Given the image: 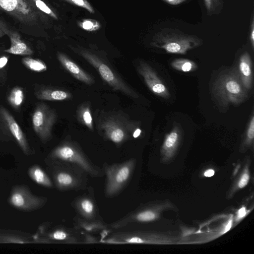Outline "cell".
Returning <instances> with one entry per match:
<instances>
[{
	"label": "cell",
	"instance_id": "obj_26",
	"mask_svg": "<svg viewBox=\"0 0 254 254\" xmlns=\"http://www.w3.org/2000/svg\"><path fill=\"white\" fill-rule=\"evenodd\" d=\"M9 56H0V83L4 84L7 80Z\"/></svg>",
	"mask_w": 254,
	"mask_h": 254
},
{
	"label": "cell",
	"instance_id": "obj_28",
	"mask_svg": "<svg viewBox=\"0 0 254 254\" xmlns=\"http://www.w3.org/2000/svg\"><path fill=\"white\" fill-rule=\"evenodd\" d=\"M11 203L18 208L23 207L25 204V198L23 194L20 192H15L10 197Z\"/></svg>",
	"mask_w": 254,
	"mask_h": 254
},
{
	"label": "cell",
	"instance_id": "obj_33",
	"mask_svg": "<svg viewBox=\"0 0 254 254\" xmlns=\"http://www.w3.org/2000/svg\"><path fill=\"white\" fill-rule=\"evenodd\" d=\"M246 209L245 207H243L242 208H241L239 210V212H238V217L239 218H241L243 217H244L245 215H246Z\"/></svg>",
	"mask_w": 254,
	"mask_h": 254
},
{
	"label": "cell",
	"instance_id": "obj_5",
	"mask_svg": "<svg viewBox=\"0 0 254 254\" xmlns=\"http://www.w3.org/2000/svg\"><path fill=\"white\" fill-rule=\"evenodd\" d=\"M134 164L132 159L111 165L104 164L103 170L106 176L105 194L107 197L115 196L124 189L131 178Z\"/></svg>",
	"mask_w": 254,
	"mask_h": 254
},
{
	"label": "cell",
	"instance_id": "obj_4",
	"mask_svg": "<svg viewBox=\"0 0 254 254\" xmlns=\"http://www.w3.org/2000/svg\"><path fill=\"white\" fill-rule=\"evenodd\" d=\"M132 122L120 114L110 113L100 119L98 127L105 138L116 144H121L133 134L137 128Z\"/></svg>",
	"mask_w": 254,
	"mask_h": 254
},
{
	"label": "cell",
	"instance_id": "obj_13",
	"mask_svg": "<svg viewBox=\"0 0 254 254\" xmlns=\"http://www.w3.org/2000/svg\"><path fill=\"white\" fill-rule=\"evenodd\" d=\"M57 58L63 66L70 72L76 79L87 84L91 85L94 82L91 76L79 66L62 53L58 52Z\"/></svg>",
	"mask_w": 254,
	"mask_h": 254
},
{
	"label": "cell",
	"instance_id": "obj_15",
	"mask_svg": "<svg viewBox=\"0 0 254 254\" xmlns=\"http://www.w3.org/2000/svg\"><path fill=\"white\" fill-rule=\"evenodd\" d=\"M34 93L37 99L43 100L62 101L71 98L68 91L44 85H35Z\"/></svg>",
	"mask_w": 254,
	"mask_h": 254
},
{
	"label": "cell",
	"instance_id": "obj_20",
	"mask_svg": "<svg viewBox=\"0 0 254 254\" xmlns=\"http://www.w3.org/2000/svg\"><path fill=\"white\" fill-rule=\"evenodd\" d=\"M22 63L28 69L35 72H43L47 69V66L41 60L29 56L22 59Z\"/></svg>",
	"mask_w": 254,
	"mask_h": 254
},
{
	"label": "cell",
	"instance_id": "obj_36",
	"mask_svg": "<svg viewBox=\"0 0 254 254\" xmlns=\"http://www.w3.org/2000/svg\"><path fill=\"white\" fill-rule=\"evenodd\" d=\"M231 224H232V221L231 220L229 221V222L227 224L226 228L225 231H228L230 229L231 226Z\"/></svg>",
	"mask_w": 254,
	"mask_h": 254
},
{
	"label": "cell",
	"instance_id": "obj_11",
	"mask_svg": "<svg viewBox=\"0 0 254 254\" xmlns=\"http://www.w3.org/2000/svg\"><path fill=\"white\" fill-rule=\"evenodd\" d=\"M0 28L9 38L10 46L3 52L15 55L31 56L33 50L21 39L20 34L8 27L7 24L0 18Z\"/></svg>",
	"mask_w": 254,
	"mask_h": 254
},
{
	"label": "cell",
	"instance_id": "obj_25",
	"mask_svg": "<svg viewBox=\"0 0 254 254\" xmlns=\"http://www.w3.org/2000/svg\"><path fill=\"white\" fill-rule=\"evenodd\" d=\"M37 9L49 15L54 19L57 20L58 16L56 13L42 0H28Z\"/></svg>",
	"mask_w": 254,
	"mask_h": 254
},
{
	"label": "cell",
	"instance_id": "obj_21",
	"mask_svg": "<svg viewBox=\"0 0 254 254\" xmlns=\"http://www.w3.org/2000/svg\"><path fill=\"white\" fill-rule=\"evenodd\" d=\"M76 228L83 229L88 232H93L105 228V226L98 220L78 219Z\"/></svg>",
	"mask_w": 254,
	"mask_h": 254
},
{
	"label": "cell",
	"instance_id": "obj_32",
	"mask_svg": "<svg viewBox=\"0 0 254 254\" xmlns=\"http://www.w3.org/2000/svg\"><path fill=\"white\" fill-rule=\"evenodd\" d=\"M163 0L170 4H171V5H178V4H179L185 1L186 0Z\"/></svg>",
	"mask_w": 254,
	"mask_h": 254
},
{
	"label": "cell",
	"instance_id": "obj_24",
	"mask_svg": "<svg viewBox=\"0 0 254 254\" xmlns=\"http://www.w3.org/2000/svg\"><path fill=\"white\" fill-rule=\"evenodd\" d=\"M77 24L80 28L88 32L97 31L101 27V25L98 21L90 18L84 19L78 21Z\"/></svg>",
	"mask_w": 254,
	"mask_h": 254
},
{
	"label": "cell",
	"instance_id": "obj_34",
	"mask_svg": "<svg viewBox=\"0 0 254 254\" xmlns=\"http://www.w3.org/2000/svg\"><path fill=\"white\" fill-rule=\"evenodd\" d=\"M214 174V171L211 169L208 170L204 173V176L205 177H211Z\"/></svg>",
	"mask_w": 254,
	"mask_h": 254
},
{
	"label": "cell",
	"instance_id": "obj_31",
	"mask_svg": "<svg viewBox=\"0 0 254 254\" xmlns=\"http://www.w3.org/2000/svg\"><path fill=\"white\" fill-rule=\"evenodd\" d=\"M250 41L252 43L253 47L254 46V20L252 21L251 25V29L250 32Z\"/></svg>",
	"mask_w": 254,
	"mask_h": 254
},
{
	"label": "cell",
	"instance_id": "obj_10",
	"mask_svg": "<svg viewBox=\"0 0 254 254\" xmlns=\"http://www.w3.org/2000/svg\"><path fill=\"white\" fill-rule=\"evenodd\" d=\"M137 70L153 93L163 98L169 97V93L168 89L148 64L142 61L139 62L137 66Z\"/></svg>",
	"mask_w": 254,
	"mask_h": 254
},
{
	"label": "cell",
	"instance_id": "obj_7",
	"mask_svg": "<svg viewBox=\"0 0 254 254\" xmlns=\"http://www.w3.org/2000/svg\"><path fill=\"white\" fill-rule=\"evenodd\" d=\"M78 53L96 69L103 79L114 90H119L132 98L138 97L137 94L103 60L86 50H80Z\"/></svg>",
	"mask_w": 254,
	"mask_h": 254
},
{
	"label": "cell",
	"instance_id": "obj_35",
	"mask_svg": "<svg viewBox=\"0 0 254 254\" xmlns=\"http://www.w3.org/2000/svg\"><path fill=\"white\" fill-rule=\"evenodd\" d=\"M141 130L139 128H137L133 132L132 137L133 138H137L141 133Z\"/></svg>",
	"mask_w": 254,
	"mask_h": 254
},
{
	"label": "cell",
	"instance_id": "obj_2",
	"mask_svg": "<svg viewBox=\"0 0 254 254\" xmlns=\"http://www.w3.org/2000/svg\"><path fill=\"white\" fill-rule=\"evenodd\" d=\"M201 43V39L195 36L185 34L176 29L164 28L154 36L151 45L168 53L185 54Z\"/></svg>",
	"mask_w": 254,
	"mask_h": 254
},
{
	"label": "cell",
	"instance_id": "obj_37",
	"mask_svg": "<svg viewBox=\"0 0 254 254\" xmlns=\"http://www.w3.org/2000/svg\"><path fill=\"white\" fill-rule=\"evenodd\" d=\"M6 35L4 32L0 28V38Z\"/></svg>",
	"mask_w": 254,
	"mask_h": 254
},
{
	"label": "cell",
	"instance_id": "obj_12",
	"mask_svg": "<svg viewBox=\"0 0 254 254\" xmlns=\"http://www.w3.org/2000/svg\"><path fill=\"white\" fill-rule=\"evenodd\" d=\"M0 118L21 149L24 152H28L29 146L23 131L12 115L1 105H0Z\"/></svg>",
	"mask_w": 254,
	"mask_h": 254
},
{
	"label": "cell",
	"instance_id": "obj_1",
	"mask_svg": "<svg viewBox=\"0 0 254 254\" xmlns=\"http://www.w3.org/2000/svg\"><path fill=\"white\" fill-rule=\"evenodd\" d=\"M212 91L215 100L224 107L239 104L248 97L236 68L221 74L214 83Z\"/></svg>",
	"mask_w": 254,
	"mask_h": 254
},
{
	"label": "cell",
	"instance_id": "obj_23",
	"mask_svg": "<svg viewBox=\"0 0 254 254\" xmlns=\"http://www.w3.org/2000/svg\"><path fill=\"white\" fill-rule=\"evenodd\" d=\"M171 65L175 69L184 72L191 71L196 67V65L193 62L182 59L174 61L171 64Z\"/></svg>",
	"mask_w": 254,
	"mask_h": 254
},
{
	"label": "cell",
	"instance_id": "obj_6",
	"mask_svg": "<svg viewBox=\"0 0 254 254\" xmlns=\"http://www.w3.org/2000/svg\"><path fill=\"white\" fill-rule=\"evenodd\" d=\"M54 171L56 185L61 191L79 190L86 187L87 174L80 168L57 162Z\"/></svg>",
	"mask_w": 254,
	"mask_h": 254
},
{
	"label": "cell",
	"instance_id": "obj_9",
	"mask_svg": "<svg viewBox=\"0 0 254 254\" xmlns=\"http://www.w3.org/2000/svg\"><path fill=\"white\" fill-rule=\"evenodd\" d=\"M0 10L23 25L33 26L37 21V11L28 0H0Z\"/></svg>",
	"mask_w": 254,
	"mask_h": 254
},
{
	"label": "cell",
	"instance_id": "obj_27",
	"mask_svg": "<svg viewBox=\"0 0 254 254\" xmlns=\"http://www.w3.org/2000/svg\"><path fill=\"white\" fill-rule=\"evenodd\" d=\"M208 12L214 13L218 10L223 4L222 0H204Z\"/></svg>",
	"mask_w": 254,
	"mask_h": 254
},
{
	"label": "cell",
	"instance_id": "obj_30",
	"mask_svg": "<svg viewBox=\"0 0 254 254\" xmlns=\"http://www.w3.org/2000/svg\"><path fill=\"white\" fill-rule=\"evenodd\" d=\"M249 176L247 174H245L242 176L241 180L240 181L238 186L240 188H244L245 187L249 181Z\"/></svg>",
	"mask_w": 254,
	"mask_h": 254
},
{
	"label": "cell",
	"instance_id": "obj_14",
	"mask_svg": "<svg viewBox=\"0 0 254 254\" xmlns=\"http://www.w3.org/2000/svg\"><path fill=\"white\" fill-rule=\"evenodd\" d=\"M236 69L243 86L246 89H250L252 87L253 73L251 58L248 52L241 56L238 69Z\"/></svg>",
	"mask_w": 254,
	"mask_h": 254
},
{
	"label": "cell",
	"instance_id": "obj_8",
	"mask_svg": "<svg viewBox=\"0 0 254 254\" xmlns=\"http://www.w3.org/2000/svg\"><path fill=\"white\" fill-rule=\"evenodd\" d=\"M57 118L55 111L44 103L36 106L32 116V124L35 132L43 142L52 136V131Z\"/></svg>",
	"mask_w": 254,
	"mask_h": 254
},
{
	"label": "cell",
	"instance_id": "obj_29",
	"mask_svg": "<svg viewBox=\"0 0 254 254\" xmlns=\"http://www.w3.org/2000/svg\"><path fill=\"white\" fill-rule=\"evenodd\" d=\"M68 3L81 7L87 10L91 13H94L95 10L87 0H64Z\"/></svg>",
	"mask_w": 254,
	"mask_h": 254
},
{
	"label": "cell",
	"instance_id": "obj_19",
	"mask_svg": "<svg viewBox=\"0 0 254 254\" xmlns=\"http://www.w3.org/2000/svg\"><path fill=\"white\" fill-rule=\"evenodd\" d=\"M31 178L37 184L52 187L53 184L47 174L39 167H34L29 171Z\"/></svg>",
	"mask_w": 254,
	"mask_h": 254
},
{
	"label": "cell",
	"instance_id": "obj_16",
	"mask_svg": "<svg viewBox=\"0 0 254 254\" xmlns=\"http://www.w3.org/2000/svg\"><path fill=\"white\" fill-rule=\"evenodd\" d=\"M74 207L85 220L95 218L96 208L93 199L88 196H80L74 201Z\"/></svg>",
	"mask_w": 254,
	"mask_h": 254
},
{
	"label": "cell",
	"instance_id": "obj_22",
	"mask_svg": "<svg viewBox=\"0 0 254 254\" xmlns=\"http://www.w3.org/2000/svg\"><path fill=\"white\" fill-rule=\"evenodd\" d=\"M78 119L89 129H93V121L90 111L87 105H83L79 109L78 111Z\"/></svg>",
	"mask_w": 254,
	"mask_h": 254
},
{
	"label": "cell",
	"instance_id": "obj_18",
	"mask_svg": "<svg viewBox=\"0 0 254 254\" xmlns=\"http://www.w3.org/2000/svg\"><path fill=\"white\" fill-rule=\"evenodd\" d=\"M50 238L64 243H75L78 242L77 238L69 231L65 229H58L50 234Z\"/></svg>",
	"mask_w": 254,
	"mask_h": 254
},
{
	"label": "cell",
	"instance_id": "obj_17",
	"mask_svg": "<svg viewBox=\"0 0 254 254\" xmlns=\"http://www.w3.org/2000/svg\"><path fill=\"white\" fill-rule=\"evenodd\" d=\"M24 98L23 89L19 86H15L9 93L7 101L13 108L15 110H18L23 104Z\"/></svg>",
	"mask_w": 254,
	"mask_h": 254
},
{
	"label": "cell",
	"instance_id": "obj_3",
	"mask_svg": "<svg viewBox=\"0 0 254 254\" xmlns=\"http://www.w3.org/2000/svg\"><path fill=\"white\" fill-rule=\"evenodd\" d=\"M52 156L57 162L74 165L80 168L92 177L103 175V170L94 165L77 145L73 142H64L53 151Z\"/></svg>",
	"mask_w": 254,
	"mask_h": 254
}]
</instances>
